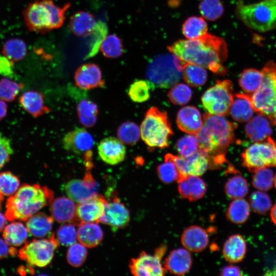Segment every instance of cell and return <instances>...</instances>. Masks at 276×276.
Returning a JSON list of instances; mask_svg holds the SVG:
<instances>
[{
    "label": "cell",
    "mask_w": 276,
    "mask_h": 276,
    "mask_svg": "<svg viewBox=\"0 0 276 276\" xmlns=\"http://www.w3.org/2000/svg\"><path fill=\"white\" fill-rule=\"evenodd\" d=\"M167 48L184 62L201 66L216 74L226 73L223 63L227 59L228 50L222 38L207 33L198 39L178 40Z\"/></svg>",
    "instance_id": "6da1fadb"
},
{
    "label": "cell",
    "mask_w": 276,
    "mask_h": 276,
    "mask_svg": "<svg viewBox=\"0 0 276 276\" xmlns=\"http://www.w3.org/2000/svg\"><path fill=\"white\" fill-rule=\"evenodd\" d=\"M203 120V125L196 134L199 148L208 154L211 168H219L226 162L227 149L234 141L237 124L223 116L208 112L204 114Z\"/></svg>",
    "instance_id": "7a4b0ae2"
},
{
    "label": "cell",
    "mask_w": 276,
    "mask_h": 276,
    "mask_svg": "<svg viewBox=\"0 0 276 276\" xmlns=\"http://www.w3.org/2000/svg\"><path fill=\"white\" fill-rule=\"evenodd\" d=\"M53 191L38 184L21 186L6 202V216L9 221H25L38 211L51 203Z\"/></svg>",
    "instance_id": "3957f363"
},
{
    "label": "cell",
    "mask_w": 276,
    "mask_h": 276,
    "mask_svg": "<svg viewBox=\"0 0 276 276\" xmlns=\"http://www.w3.org/2000/svg\"><path fill=\"white\" fill-rule=\"evenodd\" d=\"M71 6L59 7L53 0H37L30 3L23 12L26 26L30 31L44 34L60 28L65 19V12Z\"/></svg>",
    "instance_id": "277c9868"
},
{
    "label": "cell",
    "mask_w": 276,
    "mask_h": 276,
    "mask_svg": "<svg viewBox=\"0 0 276 276\" xmlns=\"http://www.w3.org/2000/svg\"><path fill=\"white\" fill-rule=\"evenodd\" d=\"M236 14L247 27L257 31L265 32L276 28V0L251 4L239 2Z\"/></svg>",
    "instance_id": "5b68a950"
},
{
    "label": "cell",
    "mask_w": 276,
    "mask_h": 276,
    "mask_svg": "<svg viewBox=\"0 0 276 276\" xmlns=\"http://www.w3.org/2000/svg\"><path fill=\"white\" fill-rule=\"evenodd\" d=\"M182 65V61L172 53L159 55L149 62L146 76L153 88H169L180 80Z\"/></svg>",
    "instance_id": "8992f818"
},
{
    "label": "cell",
    "mask_w": 276,
    "mask_h": 276,
    "mask_svg": "<svg viewBox=\"0 0 276 276\" xmlns=\"http://www.w3.org/2000/svg\"><path fill=\"white\" fill-rule=\"evenodd\" d=\"M140 131L143 141L152 148L168 147L170 138L173 134L167 112L155 107L147 111Z\"/></svg>",
    "instance_id": "52a82bcc"
},
{
    "label": "cell",
    "mask_w": 276,
    "mask_h": 276,
    "mask_svg": "<svg viewBox=\"0 0 276 276\" xmlns=\"http://www.w3.org/2000/svg\"><path fill=\"white\" fill-rule=\"evenodd\" d=\"M262 71L263 79L260 88L248 95L255 111L272 122L276 116V63L269 61Z\"/></svg>",
    "instance_id": "ba28073f"
},
{
    "label": "cell",
    "mask_w": 276,
    "mask_h": 276,
    "mask_svg": "<svg viewBox=\"0 0 276 276\" xmlns=\"http://www.w3.org/2000/svg\"><path fill=\"white\" fill-rule=\"evenodd\" d=\"M234 99L232 82L228 80H218L204 92L201 102L208 113L223 116L229 112Z\"/></svg>",
    "instance_id": "9c48e42d"
},
{
    "label": "cell",
    "mask_w": 276,
    "mask_h": 276,
    "mask_svg": "<svg viewBox=\"0 0 276 276\" xmlns=\"http://www.w3.org/2000/svg\"><path fill=\"white\" fill-rule=\"evenodd\" d=\"M243 165L251 172L265 168L276 167V142L270 137L255 142L241 155Z\"/></svg>",
    "instance_id": "30bf717a"
},
{
    "label": "cell",
    "mask_w": 276,
    "mask_h": 276,
    "mask_svg": "<svg viewBox=\"0 0 276 276\" xmlns=\"http://www.w3.org/2000/svg\"><path fill=\"white\" fill-rule=\"evenodd\" d=\"M59 244L54 234L47 239H34L19 250L18 256L31 265L45 267L51 262Z\"/></svg>",
    "instance_id": "8fae6325"
},
{
    "label": "cell",
    "mask_w": 276,
    "mask_h": 276,
    "mask_svg": "<svg viewBox=\"0 0 276 276\" xmlns=\"http://www.w3.org/2000/svg\"><path fill=\"white\" fill-rule=\"evenodd\" d=\"M166 246L161 245L155 250L154 255L142 251L139 255L132 258L129 264L130 271L136 276H162L166 269L161 263V260L166 250Z\"/></svg>",
    "instance_id": "7c38bea8"
},
{
    "label": "cell",
    "mask_w": 276,
    "mask_h": 276,
    "mask_svg": "<svg viewBox=\"0 0 276 276\" xmlns=\"http://www.w3.org/2000/svg\"><path fill=\"white\" fill-rule=\"evenodd\" d=\"M172 157L183 177L188 175L199 176L211 167L208 154L200 148L195 153L186 157L173 154Z\"/></svg>",
    "instance_id": "4fadbf2b"
},
{
    "label": "cell",
    "mask_w": 276,
    "mask_h": 276,
    "mask_svg": "<svg viewBox=\"0 0 276 276\" xmlns=\"http://www.w3.org/2000/svg\"><path fill=\"white\" fill-rule=\"evenodd\" d=\"M98 184L89 171L86 172L82 179L71 180L64 187L67 196L78 203L98 194Z\"/></svg>",
    "instance_id": "5bb4252c"
},
{
    "label": "cell",
    "mask_w": 276,
    "mask_h": 276,
    "mask_svg": "<svg viewBox=\"0 0 276 276\" xmlns=\"http://www.w3.org/2000/svg\"><path fill=\"white\" fill-rule=\"evenodd\" d=\"M107 200L102 195H97L76 205V219L83 222H100L103 217Z\"/></svg>",
    "instance_id": "9a60e30c"
},
{
    "label": "cell",
    "mask_w": 276,
    "mask_h": 276,
    "mask_svg": "<svg viewBox=\"0 0 276 276\" xmlns=\"http://www.w3.org/2000/svg\"><path fill=\"white\" fill-rule=\"evenodd\" d=\"M62 143L65 150L78 154H85L91 151L95 140L85 128L76 127L65 134Z\"/></svg>",
    "instance_id": "2e32d148"
},
{
    "label": "cell",
    "mask_w": 276,
    "mask_h": 276,
    "mask_svg": "<svg viewBox=\"0 0 276 276\" xmlns=\"http://www.w3.org/2000/svg\"><path fill=\"white\" fill-rule=\"evenodd\" d=\"M74 80L77 86L84 90L103 88L105 84L100 67L93 63L79 66L75 73Z\"/></svg>",
    "instance_id": "e0dca14e"
},
{
    "label": "cell",
    "mask_w": 276,
    "mask_h": 276,
    "mask_svg": "<svg viewBox=\"0 0 276 276\" xmlns=\"http://www.w3.org/2000/svg\"><path fill=\"white\" fill-rule=\"evenodd\" d=\"M130 220L129 211L118 198L115 197L110 201H107L100 222L119 229L125 227Z\"/></svg>",
    "instance_id": "ac0fdd59"
},
{
    "label": "cell",
    "mask_w": 276,
    "mask_h": 276,
    "mask_svg": "<svg viewBox=\"0 0 276 276\" xmlns=\"http://www.w3.org/2000/svg\"><path fill=\"white\" fill-rule=\"evenodd\" d=\"M98 152L102 161L110 165H116L122 162L126 155L124 144L114 137L103 139L98 146Z\"/></svg>",
    "instance_id": "d6986e66"
},
{
    "label": "cell",
    "mask_w": 276,
    "mask_h": 276,
    "mask_svg": "<svg viewBox=\"0 0 276 276\" xmlns=\"http://www.w3.org/2000/svg\"><path fill=\"white\" fill-rule=\"evenodd\" d=\"M176 122L181 131L195 135L199 132L203 125V120L200 111L192 106L184 107L179 110Z\"/></svg>",
    "instance_id": "ffe728a7"
},
{
    "label": "cell",
    "mask_w": 276,
    "mask_h": 276,
    "mask_svg": "<svg viewBox=\"0 0 276 276\" xmlns=\"http://www.w3.org/2000/svg\"><path fill=\"white\" fill-rule=\"evenodd\" d=\"M50 212L53 219L58 222L77 224L76 205L70 198L60 197L53 199L51 203Z\"/></svg>",
    "instance_id": "44dd1931"
},
{
    "label": "cell",
    "mask_w": 276,
    "mask_h": 276,
    "mask_svg": "<svg viewBox=\"0 0 276 276\" xmlns=\"http://www.w3.org/2000/svg\"><path fill=\"white\" fill-rule=\"evenodd\" d=\"M181 242L188 250L199 252L206 247L209 238L204 228L199 226L192 225L183 231L181 237Z\"/></svg>",
    "instance_id": "7402d4cb"
},
{
    "label": "cell",
    "mask_w": 276,
    "mask_h": 276,
    "mask_svg": "<svg viewBox=\"0 0 276 276\" xmlns=\"http://www.w3.org/2000/svg\"><path fill=\"white\" fill-rule=\"evenodd\" d=\"M192 264V258L189 250L177 248L171 251L167 257L164 266L171 273L183 275L190 270Z\"/></svg>",
    "instance_id": "603a6c76"
},
{
    "label": "cell",
    "mask_w": 276,
    "mask_h": 276,
    "mask_svg": "<svg viewBox=\"0 0 276 276\" xmlns=\"http://www.w3.org/2000/svg\"><path fill=\"white\" fill-rule=\"evenodd\" d=\"M19 103L21 107L34 118L51 111L45 103L44 95L36 90H29L23 93L19 97Z\"/></svg>",
    "instance_id": "cb8c5ba5"
},
{
    "label": "cell",
    "mask_w": 276,
    "mask_h": 276,
    "mask_svg": "<svg viewBox=\"0 0 276 276\" xmlns=\"http://www.w3.org/2000/svg\"><path fill=\"white\" fill-rule=\"evenodd\" d=\"M178 191L182 198L193 201L204 196L206 185L199 176L188 175L178 182Z\"/></svg>",
    "instance_id": "d4e9b609"
},
{
    "label": "cell",
    "mask_w": 276,
    "mask_h": 276,
    "mask_svg": "<svg viewBox=\"0 0 276 276\" xmlns=\"http://www.w3.org/2000/svg\"><path fill=\"white\" fill-rule=\"evenodd\" d=\"M245 132L251 141L259 142L270 137L272 130L268 118L258 113L247 122Z\"/></svg>",
    "instance_id": "484cf974"
},
{
    "label": "cell",
    "mask_w": 276,
    "mask_h": 276,
    "mask_svg": "<svg viewBox=\"0 0 276 276\" xmlns=\"http://www.w3.org/2000/svg\"><path fill=\"white\" fill-rule=\"evenodd\" d=\"M98 21L91 13L80 11L75 13L70 18L69 26L75 35L86 37L92 34Z\"/></svg>",
    "instance_id": "4316f807"
},
{
    "label": "cell",
    "mask_w": 276,
    "mask_h": 276,
    "mask_svg": "<svg viewBox=\"0 0 276 276\" xmlns=\"http://www.w3.org/2000/svg\"><path fill=\"white\" fill-rule=\"evenodd\" d=\"M78 225L77 239L80 243L88 248L95 247L100 244L103 233L96 222H83Z\"/></svg>",
    "instance_id": "83f0119b"
},
{
    "label": "cell",
    "mask_w": 276,
    "mask_h": 276,
    "mask_svg": "<svg viewBox=\"0 0 276 276\" xmlns=\"http://www.w3.org/2000/svg\"><path fill=\"white\" fill-rule=\"evenodd\" d=\"M246 244L239 234L229 236L225 241L222 253L225 259L230 263H238L244 259L246 252Z\"/></svg>",
    "instance_id": "f1b7e54d"
},
{
    "label": "cell",
    "mask_w": 276,
    "mask_h": 276,
    "mask_svg": "<svg viewBox=\"0 0 276 276\" xmlns=\"http://www.w3.org/2000/svg\"><path fill=\"white\" fill-rule=\"evenodd\" d=\"M255 111L248 94H237L234 99L229 113L236 121L247 122L252 117Z\"/></svg>",
    "instance_id": "f546056e"
},
{
    "label": "cell",
    "mask_w": 276,
    "mask_h": 276,
    "mask_svg": "<svg viewBox=\"0 0 276 276\" xmlns=\"http://www.w3.org/2000/svg\"><path fill=\"white\" fill-rule=\"evenodd\" d=\"M53 218L43 213H37L31 216L26 223L29 233L36 237H43L50 234Z\"/></svg>",
    "instance_id": "4dcf8cb0"
},
{
    "label": "cell",
    "mask_w": 276,
    "mask_h": 276,
    "mask_svg": "<svg viewBox=\"0 0 276 276\" xmlns=\"http://www.w3.org/2000/svg\"><path fill=\"white\" fill-rule=\"evenodd\" d=\"M182 76L189 85L197 87L205 83L208 73L203 67L182 61Z\"/></svg>",
    "instance_id": "1f68e13d"
},
{
    "label": "cell",
    "mask_w": 276,
    "mask_h": 276,
    "mask_svg": "<svg viewBox=\"0 0 276 276\" xmlns=\"http://www.w3.org/2000/svg\"><path fill=\"white\" fill-rule=\"evenodd\" d=\"M263 79L261 70L253 68H246L241 73L239 84L241 89L247 94H252L260 87Z\"/></svg>",
    "instance_id": "d6a6232c"
},
{
    "label": "cell",
    "mask_w": 276,
    "mask_h": 276,
    "mask_svg": "<svg viewBox=\"0 0 276 276\" xmlns=\"http://www.w3.org/2000/svg\"><path fill=\"white\" fill-rule=\"evenodd\" d=\"M76 111L80 123L86 127H91L97 123L99 108L94 102L84 99L77 105Z\"/></svg>",
    "instance_id": "836d02e7"
},
{
    "label": "cell",
    "mask_w": 276,
    "mask_h": 276,
    "mask_svg": "<svg viewBox=\"0 0 276 276\" xmlns=\"http://www.w3.org/2000/svg\"><path fill=\"white\" fill-rule=\"evenodd\" d=\"M156 171L159 179L165 183H170L174 181L178 182L185 178L179 171L170 153L165 156L164 162L157 167Z\"/></svg>",
    "instance_id": "e575fe53"
},
{
    "label": "cell",
    "mask_w": 276,
    "mask_h": 276,
    "mask_svg": "<svg viewBox=\"0 0 276 276\" xmlns=\"http://www.w3.org/2000/svg\"><path fill=\"white\" fill-rule=\"evenodd\" d=\"M28 233L27 228L22 223L15 222L5 227L3 237L8 245L18 246L26 242L28 237Z\"/></svg>",
    "instance_id": "d590c367"
},
{
    "label": "cell",
    "mask_w": 276,
    "mask_h": 276,
    "mask_svg": "<svg viewBox=\"0 0 276 276\" xmlns=\"http://www.w3.org/2000/svg\"><path fill=\"white\" fill-rule=\"evenodd\" d=\"M250 213V205L243 198L234 199L229 204L226 213L228 220L235 224L246 221Z\"/></svg>",
    "instance_id": "8d00e7d4"
},
{
    "label": "cell",
    "mask_w": 276,
    "mask_h": 276,
    "mask_svg": "<svg viewBox=\"0 0 276 276\" xmlns=\"http://www.w3.org/2000/svg\"><path fill=\"white\" fill-rule=\"evenodd\" d=\"M182 31L183 35L188 39H196L208 33V25L203 18L191 16L185 21Z\"/></svg>",
    "instance_id": "74e56055"
},
{
    "label": "cell",
    "mask_w": 276,
    "mask_h": 276,
    "mask_svg": "<svg viewBox=\"0 0 276 276\" xmlns=\"http://www.w3.org/2000/svg\"><path fill=\"white\" fill-rule=\"evenodd\" d=\"M27 53V47L26 43L18 38H12L6 41L2 50L3 54L13 62L24 59Z\"/></svg>",
    "instance_id": "f35d334b"
},
{
    "label": "cell",
    "mask_w": 276,
    "mask_h": 276,
    "mask_svg": "<svg viewBox=\"0 0 276 276\" xmlns=\"http://www.w3.org/2000/svg\"><path fill=\"white\" fill-rule=\"evenodd\" d=\"M224 190L227 196L231 198H243L248 193V185L243 177L237 175L226 181Z\"/></svg>",
    "instance_id": "ab89813d"
},
{
    "label": "cell",
    "mask_w": 276,
    "mask_h": 276,
    "mask_svg": "<svg viewBox=\"0 0 276 276\" xmlns=\"http://www.w3.org/2000/svg\"><path fill=\"white\" fill-rule=\"evenodd\" d=\"M117 134L118 139L123 144L132 146L139 141L141 131L139 126L135 123L127 121L119 126Z\"/></svg>",
    "instance_id": "60d3db41"
},
{
    "label": "cell",
    "mask_w": 276,
    "mask_h": 276,
    "mask_svg": "<svg viewBox=\"0 0 276 276\" xmlns=\"http://www.w3.org/2000/svg\"><path fill=\"white\" fill-rule=\"evenodd\" d=\"M100 49L103 55L109 58L121 56L124 51L121 39L114 34L106 36L102 42Z\"/></svg>",
    "instance_id": "b9f144b4"
},
{
    "label": "cell",
    "mask_w": 276,
    "mask_h": 276,
    "mask_svg": "<svg viewBox=\"0 0 276 276\" xmlns=\"http://www.w3.org/2000/svg\"><path fill=\"white\" fill-rule=\"evenodd\" d=\"M153 88L148 80H138L129 86L128 94L130 99L137 103L148 100L150 96V89Z\"/></svg>",
    "instance_id": "7bdbcfd3"
},
{
    "label": "cell",
    "mask_w": 276,
    "mask_h": 276,
    "mask_svg": "<svg viewBox=\"0 0 276 276\" xmlns=\"http://www.w3.org/2000/svg\"><path fill=\"white\" fill-rule=\"evenodd\" d=\"M199 9L202 17L210 21L218 19L224 12L220 0H201Z\"/></svg>",
    "instance_id": "ee69618b"
},
{
    "label": "cell",
    "mask_w": 276,
    "mask_h": 276,
    "mask_svg": "<svg viewBox=\"0 0 276 276\" xmlns=\"http://www.w3.org/2000/svg\"><path fill=\"white\" fill-rule=\"evenodd\" d=\"M252 185L254 188L262 191L270 190L274 185V174L269 168L259 169L254 172Z\"/></svg>",
    "instance_id": "f6af8a7d"
},
{
    "label": "cell",
    "mask_w": 276,
    "mask_h": 276,
    "mask_svg": "<svg viewBox=\"0 0 276 276\" xmlns=\"http://www.w3.org/2000/svg\"><path fill=\"white\" fill-rule=\"evenodd\" d=\"M249 200L252 210L258 214H265L271 207L270 197L262 191L252 192L249 196Z\"/></svg>",
    "instance_id": "bcb514c9"
},
{
    "label": "cell",
    "mask_w": 276,
    "mask_h": 276,
    "mask_svg": "<svg viewBox=\"0 0 276 276\" xmlns=\"http://www.w3.org/2000/svg\"><path fill=\"white\" fill-rule=\"evenodd\" d=\"M192 92L191 88L183 83H176L171 86L168 97L171 102L175 105H182L191 100Z\"/></svg>",
    "instance_id": "7dc6e473"
},
{
    "label": "cell",
    "mask_w": 276,
    "mask_h": 276,
    "mask_svg": "<svg viewBox=\"0 0 276 276\" xmlns=\"http://www.w3.org/2000/svg\"><path fill=\"white\" fill-rule=\"evenodd\" d=\"M24 85L5 78L0 80V99L6 102L14 100Z\"/></svg>",
    "instance_id": "c3c4849f"
},
{
    "label": "cell",
    "mask_w": 276,
    "mask_h": 276,
    "mask_svg": "<svg viewBox=\"0 0 276 276\" xmlns=\"http://www.w3.org/2000/svg\"><path fill=\"white\" fill-rule=\"evenodd\" d=\"M176 147L180 156L183 157L191 155L199 149V143L196 135L191 134L179 139Z\"/></svg>",
    "instance_id": "681fc988"
},
{
    "label": "cell",
    "mask_w": 276,
    "mask_h": 276,
    "mask_svg": "<svg viewBox=\"0 0 276 276\" xmlns=\"http://www.w3.org/2000/svg\"><path fill=\"white\" fill-rule=\"evenodd\" d=\"M87 256L86 247L80 243H74L70 246L66 258L69 264L75 267H79L84 263Z\"/></svg>",
    "instance_id": "f907efd6"
},
{
    "label": "cell",
    "mask_w": 276,
    "mask_h": 276,
    "mask_svg": "<svg viewBox=\"0 0 276 276\" xmlns=\"http://www.w3.org/2000/svg\"><path fill=\"white\" fill-rule=\"evenodd\" d=\"M19 185V180L11 172L0 173V192L3 195H13L18 190Z\"/></svg>",
    "instance_id": "816d5d0a"
},
{
    "label": "cell",
    "mask_w": 276,
    "mask_h": 276,
    "mask_svg": "<svg viewBox=\"0 0 276 276\" xmlns=\"http://www.w3.org/2000/svg\"><path fill=\"white\" fill-rule=\"evenodd\" d=\"M74 225L70 223L59 227L56 235V238L59 244L64 246H70L75 243L77 231Z\"/></svg>",
    "instance_id": "f5cc1de1"
},
{
    "label": "cell",
    "mask_w": 276,
    "mask_h": 276,
    "mask_svg": "<svg viewBox=\"0 0 276 276\" xmlns=\"http://www.w3.org/2000/svg\"><path fill=\"white\" fill-rule=\"evenodd\" d=\"M107 27L106 24L101 21H98L97 26L92 33L94 35V40L91 44L87 57H91L98 52L102 42L107 36Z\"/></svg>",
    "instance_id": "db71d44e"
},
{
    "label": "cell",
    "mask_w": 276,
    "mask_h": 276,
    "mask_svg": "<svg viewBox=\"0 0 276 276\" xmlns=\"http://www.w3.org/2000/svg\"><path fill=\"white\" fill-rule=\"evenodd\" d=\"M13 153L10 140L0 133V169L9 161Z\"/></svg>",
    "instance_id": "11a10c76"
},
{
    "label": "cell",
    "mask_w": 276,
    "mask_h": 276,
    "mask_svg": "<svg viewBox=\"0 0 276 276\" xmlns=\"http://www.w3.org/2000/svg\"><path fill=\"white\" fill-rule=\"evenodd\" d=\"M13 66L14 62L9 60L4 55H0V75L12 78L14 76Z\"/></svg>",
    "instance_id": "9f6ffc18"
},
{
    "label": "cell",
    "mask_w": 276,
    "mask_h": 276,
    "mask_svg": "<svg viewBox=\"0 0 276 276\" xmlns=\"http://www.w3.org/2000/svg\"><path fill=\"white\" fill-rule=\"evenodd\" d=\"M17 250L13 247H9L6 242L0 238V259H3L8 255L15 256Z\"/></svg>",
    "instance_id": "6f0895ef"
},
{
    "label": "cell",
    "mask_w": 276,
    "mask_h": 276,
    "mask_svg": "<svg viewBox=\"0 0 276 276\" xmlns=\"http://www.w3.org/2000/svg\"><path fill=\"white\" fill-rule=\"evenodd\" d=\"M220 275H242V272L240 268L236 265H228L223 267L220 273Z\"/></svg>",
    "instance_id": "680465c9"
},
{
    "label": "cell",
    "mask_w": 276,
    "mask_h": 276,
    "mask_svg": "<svg viewBox=\"0 0 276 276\" xmlns=\"http://www.w3.org/2000/svg\"><path fill=\"white\" fill-rule=\"evenodd\" d=\"M7 113V105L5 102L0 99V121L3 119Z\"/></svg>",
    "instance_id": "91938a15"
},
{
    "label": "cell",
    "mask_w": 276,
    "mask_h": 276,
    "mask_svg": "<svg viewBox=\"0 0 276 276\" xmlns=\"http://www.w3.org/2000/svg\"><path fill=\"white\" fill-rule=\"evenodd\" d=\"M7 218L4 214L0 213V232L4 231L7 222Z\"/></svg>",
    "instance_id": "94428289"
},
{
    "label": "cell",
    "mask_w": 276,
    "mask_h": 276,
    "mask_svg": "<svg viewBox=\"0 0 276 276\" xmlns=\"http://www.w3.org/2000/svg\"><path fill=\"white\" fill-rule=\"evenodd\" d=\"M270 218L273 223L276 225V203L271 208Z\"/></svg>",
    "instance_id": "6125c7cd"
},
{
    "label": "cell",
    "mask_w": 276,
    "mask_h": 276,
    "mask_svg": "<svg viewBox=\"0 0 276 276\" xmlns=\"http://www.w3.org/2000/svg\"><path fill=\"white\" fill-rule=\"evenodd\" d=\"M3 195L0 192V207L1 205V203L3 200Z\"/></svg>",
    "instance_id": "be15d7a7"
},
{
    "label": "cell",
    "mask_w": 276,
    "mask_h": 276,
    "mask_svg": "<svg viewBox=\"0 0 276 276\" xmlns=\"http://www.w3.org/2000/svg\"><path fill=\"white\" fill-rule=\"evenodd\" d=\"M274 185L275 186V188L276 189V174H275L274 176Z\"/></svg>",
    "instance_id": "e7e4bbea"
},
{
    "label": "cell",
    "mask_w": 276,
    "mask_h": 276,
    "mask_svg": "<svg viewBox=\"0 0 276 276\" xmlns=\"http://www.w3.org/2000/svg\"><path fill=\"white\" fill-rule=\"evenodd\" d=\"M271 122L276 126V116Z\"/></svg>",
    "instance_id": "03108f58"
}]
</instances>
